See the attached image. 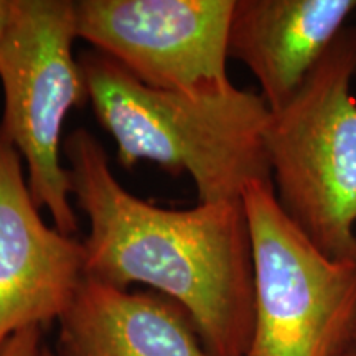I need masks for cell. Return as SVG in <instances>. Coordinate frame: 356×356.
<instances>
[{
    "instance_id": "obj_1",
    "label": "cell",
    "mask_w": 356,
    "mask_h": 356,
    "mask_svg": "<svg viewBox=\"0 0 356 356\" xmlns=\"http://www.w3.org/2000/svg\"><path fill=\"white\" fill-rule=\"evenodd\" d=\"M63 157L71 197L89 222L86 277L119 289L152 287L188 312L211 356H246L254 269L243 200L168 210L137 198L83 127L65 139Z\"/></svg>"
},
{
    "instance_id": "obj_2",
    "label": "cell",
    "mask_w": 356,
    "mask_h": 356,
    "mask_svg": "<svg viewBox=\"0 0 356 356\" xmlns=\"http://www.w3.org/2000/svg\"><path fill=\"white\" fill-rule=\"evenodd\" d=\"M78 60L88 101L124 168L147 160L173 177L186 173L198 203L241 200L251 184L270 181V109L261 95L236 86L215 96L162 91L95 50Z\"/></svg>"
},
{
    "instance_id": "obj_3",
    "label": "cell",
    "mask_w": 356,
    "mask_h": 356,
    "mask_svg": "<svg viewBox=\"0 0 356 356\" xmlns=\"http://www.w3.org/2000/svg\"><path fill=\"white\" fill-rule=\"evenodd\" d=\"M356 25L346 26L286 108L266 150L282 210L335 259L356 262Z\"/></svg>"
},
{
    "instance_id": "obj_4",
    "label": "cell",
    "mask_w": 356,
    "mask_h": 356,
    "mask_svg": "<svg viewBox=\"0 0 356 356\" xmlns=\"http://www.w3.org/2000/svg\"><path fill=\"white\" fill-rule=\"evenodd\" d=\"M254 269L246 356H346L356 335V262L335 259L282 210L270 181L243 193Z\"/></svg>"
},
{
    "instance_id": "obj_5",
    "label": "cell",
    "mask_w": 356,
    "mask_h": 356,
    "mask_svg": "<svg viewBox=\"0 0 356 356\" xmlns=\"http://www.w3.org/2000/svg\"><path fill=\"white\" fill-rule=\"evenodd\" d=\"M78 38L73 0H17L0 47L3 113L0 132L26 168L30 193L66 236L79 229L63 165V127L71 109L88 101L73 47Z\"/></svg>"
},
{
    "instance_id": "obj_6",
    "label": "cell",
    "mask_w": 356,
    "mask_h": 356,
    "mask_svg": "<svg viewBox=\"0 0 356 356\" xmlns=\"http://www.w3.org/2000/svg\"><path fill=\"white\" fill-rule=\"evenodd\" d=\"M236 0H76L78 38L137 81L162 91L215 96L228 78Z\"/></svg>"
},
{
    "instance_id": "obj_7",
    "label": "cell",
    "mask_w": 356,
    "mask_h": 356,
    "mask_svg": "<svg viewBox=\"0 0 356 356\" xmlns=\"http://www.w3.org/2000/svg\"><path fill=\"white\" fill-rule=\"evenodd\" d=\"M84 266V244L42 220L24 160L0 132V348L17 332L58 322Z\"/></svg>"
},
{
    "instance_id": "obj_8",
    "label": "cell",
    "mask_w": 356,
    "mask_h": 356,
    "mask_svg": "<svg viewBox=\"0 0 356 356\" xmlns=\"http://www.w3.org/2000/svg\"><path fill=\"white\" fill-rule=\"evenodd\" d=\"M356 0H236L228 53L251 71L270 113L286 108L330 50Z\"/></svg>"
},
{
    "instance_id": "obj_9",
    "label": "cell",
    "mask_w": 356,
    "mask_h": 356,
    "mask_svg": "<svg viewBox=\"0 0 356 356\" xmlns=\"http://www.w3.org/2000/svg\"><path fill=\"white\" fill-rule=\"evenodd\" d=\"M58 325V356H211L175 300L89 277Z\"/></svg>"
},
{
    "instance_id": "obj_10",
    "label": "cell",
    "mask_w": 356,
    "mask_h": 356,
    "mask_svg": "<svg viewBox=\"0 0 356 356\" xmlns=\"http://www.w3.org/2000/svg\"><path fill=\"white\" fill-rule=\"evenodd\" d=\"M43 328L32 327L17 332L0 348V356H43Z\"/></svg>"
},
{
    "instance_id": "obj_11",
    "label": "cell",
    "mask_w": 356,
    "mask_h": 356,
    "mask_svg": "<svg viewBox=\"0 0 356 356\" xmlns=\"http://www.w3.org/2000/svg\"><path fill=\"white\" fill-rule=\"evenodd\" d=\"M17 0H0V47L6 42L8 30L15 15Z\"/></svg>"
},
{
    "instance_id": "obj_12",
    "label": "cell",
    "mask_w": 356,
    "mask_h": 356,
    "mask_svg": "<svg viewBox=\"0 0 356 356\" xmlns=\"http://www.w3.org/2000/svg\"><path fill=\"white\" fill-rule=\"evenodd\" d=\"M43 356H58L55 351H51L50 348H48V346H44V355Z\"/></svg>"
},
{
    "instance_id": "obj_13",
    "label": "cell",
    "mask_w": 356,
    "mask_h": 356,
    "mask_svg": "<svg viewBox=\"0 0 356 356\" xmlns=\"http://www.w3.org/2000/svg\"><path fill=\"white\" fill-rule=\"evenodd\" d=\"M346 356H356V353H355V350H353V351H351V353H350V355H346Z\"/></svg>"
},
{
    "instance_id": "obj_14",
    "label": "cell",
    "mask_w": 356,
    "mask_h": 356,
    "mask_svg": "<svg viewBox=\"0 0 356 356\" xmlns=\"http://www.w3.org/2000/svg\"><path fill=\"white\" fill-rule=\"evenodd\" d=\"M353 350H355V353H356V335H355V346H353Z\"/></svg>"
}]
</instances>
